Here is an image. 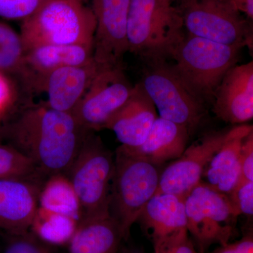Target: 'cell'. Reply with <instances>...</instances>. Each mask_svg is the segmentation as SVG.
Segmentation results:
<instances>
[{
  "instance_id": "1",
  "label": "cell",
  "mask_w": 253,
  "mask_h": 253,
  "mask_svg": "<svg viewBox=\"0 0 253 253\" xmlns=\"http://www.w3.org/2000/svg\"><path fill=\"white\" fill-rule=\"evenodd\" d=\"M88 131L73 113L33 104L2 129L9 145L49 176L66 174Z\"/></svg>"
},
{
  "instance_id": "2",
  "label": "cell",
  "mask_w": 253,
  "mask_h": 253,
  "mask_svg": "<svg viewBox=\"0 0 253 253\" xmlns=\"http://www.w3.org/2000/svg\"><path fill=\"white\" fill-rule=\"evenodd\" d=\"M184 29L181 9L171 0H130L129 51L148 63L171 58L185 37Z\"/></svg>"
},
{
  "instance_id": "3",
  "label": "cell",
  "mask_w": 253,
  "mask_h": 253,
  "mask_svg": "<svg viewBox=\"0 0 253 253\" xmlns=\"http://www.w3.org/2000/svg\"><path fill=\"white\" fill-rule=\"evenodd\" d=\"M161 172L160 166L126 146L116 150L109 214L119 225L123 240L129 239L131 226L157 192Z\"/></svg>"
},
{
  "instance_id": "4",
  "label": "cell",
  "mask_w": 253,
  "mask_h": 253,
  "mask_svg": "<svg viewBox=\"0 0 253 253\" xmlns=\"http://www.w3.org/2000/svg\"><path fill=\"white\" fill-rule=\"evenodd\" d=\"M96 21L81 0H42L23 19L20 36L25 51L48 44L93 46Z\"/></svg>"
},
{
  "instance_id": "5",
  "label": "cell",
  "mask_w": 253,
  "mask_h": 253,
  "mask_svg": "<svg viewBox=\"0 0 253 253\" xmlns=\"http://www.w3.org/2000/svg\"><path fill=\"white\" fill-rule=\"evenodd\" d=\"M241 46H229L185 35L171 58L172 67L183 83L205 104L212 102L216 89L234 67Z\"/></svg>"
},
{
  "instance_id": "6",
  "label": "cell",
  "mask_w": 253,
  "mask_h": 253,
  "mask_svg": "<svg viewBox=\"0 0 253 253\" xmlns=\"http://www.w3.org/2000/svg\"><path fill=\"white\" fill-rule=\"evenodd\" d=\"M114 156L94 131H88L66 175L79 200L82 219L109 215Z\"/></svg>"
},
{
  "instance_id": "7",
  "label": "cell",
  "mask_w": 253,
  "mask_h": 253,
  "mask_svg": "<svg viewBox=\"0 0 253 253\" xmlns=\"http://www.w3.org/2000/svg\"><path fill=\"white\" fill-rule=\"evenodd\" d=\"M187 229L199 253L229 243L240 215L228 195L200 182L185 198Z\"/></svg>"
},
{
  "instance_id": "8",
  "label": "cell",
  "mask_w": 253,
  "mask_h": 253,
  "mask_svg": "<svg viewBox=\"0 0 253 253\" xmlns=\"http://www.w3.org/2000/svg\"><path fill=\"white\" fill-rule=\"evenodd\" d=\"M159 117L185 126L192 134L206 117V104L192 92L166 61L148 63L140 83Z\"/></svg>"
},
{
  "instance_id": "9",
  "label": "cell",
  "mask_w": 253,
  "mask_h": 253,
  "mask_svg": "<svg viewBox=\"0 0 253 253\" xmlns=\"http://www.w3.org/2000/svg\"><path fill=\"white\" fill-rule=\"evenodd\" d=\"M190 36L229 46L252 44V33L240 11L228 0H190L180 7Z\"/></svg>"
},
{
  "instance_id": "10",
  "label": "cell",
  "mask_w": 253,
  "mask_h": 253,
  "mask_svg": "<svg viewBox=\"0 0 253 253\" xmlns=\"http://www.w3.org/2000/svg\"><path fill=\"white\" fill-rule=\"evenodd\" d=\"M133 89L122 66L103 68L73 111V116L86 130L106 129L110 120L130 98Z\"/></svg>"
},
{
  "instance_id": "11",
  "label": "cell",
  "mask_w": 253,
  "mask_h": 253,
  "mask_svg": "<svg viewBox=\"0 0 253 253\" xmlns=\"http://www.w3.org/2000/svg\"><path fill=\"white\" fill-rule=\"evenodd\" d=\"M103 68L92 60L82 66H65L44 76L23 80V84L31 94L42 96L36 105L72 113Z\"/></svg>"
},
{
  "instance_id": "12",
  "label": "cell",
  "mask_w": 253,
  "mask_h": 253,
  "mask_svg": "<svg viewBox=\"0 0 253 253\" xmlns=\"http://www.w3.org/2000/svg\"><path fill=\"white\" fill-rule=\"evenodd\" d=\"M229 129L211 131L187 146L180 157L161 172L156 194H172L185 199L201 182L205 169L224 144Z\"/></svg>"
},
{
  "instance_id": "13",
  "label": "cell",
  "mask_w": 253,
  "mask_h": 253,
  "mask_svg": "<svg viewBox=\"0 0 253 253\" xmlns=\"http://www.w3.org/2000/svg\"><path fill=\"white\" fill-rule=\"evenodd\" d=\"M96 28L93 59L104 67L122 66L129 51L127 26L130 0H91Z\"/></svg>"
},
{
  "instance_id": "14",
  "label": "cell",
  "mask_w": 253,
  "mask_h": 253,
  "mask_svg": "<svg viewBox=\"0 0 253 253\" xmlns=\"http://www.w3.org/2000/svg\"><path fill=\"white\" fill-rule=\"evenodd\" d=\"M154 245V252L191 239L187 229L185 199L172 194H156L141 211L137 221Z\"/></svg>"
},
{
  "instance_id": "15",
  "label": "cell",
  "mask_w": 253,
  "mask_h": 253,
  "mask_svg": "<svg viewBox=\"0 0 253 253\" xmlns=\"http://www.w3.org/2000/svg\"><path fill=\"white\" fill-rule=\"evenodd\" d=\"M212 111L224 122L242 125L253 118V62L235 65L216 89Z\"/></svg>"
},
{
  "instance_id": "16",
  "label": "cell",
  "mask_w": 253,
  "mask_h": 253,
  "mask_svg": "<svg viewBox=\"0 0 253 253\" xmlns=\"http://www.w3.org/2000/svg\"><path fill=\"white\" fill-rule=\"evenodd\" d=\"M41 186L33 179H0V230L14 234L30 231Z\"/></svg>"
},
{
  "instance_id": "17",
  "label": "cell",
  "mask_w": 253,
  "mask_h": 253,
  "mask_svg": "<svg viewBox=\"0 0 253 253\" xmlns=\"http://www.w3.org/2000/svg\"><path fill=\"white\" fill-rule=\"evenodd\" d=\"M158 118L154 103L139 83L134 86L130 98L110 120L106 129L113 131L121 146L136 148L144 142Z\"/></svg>"
},
{
  "instance_id": "18",
  "label": "cell",
  "mask_w": 253,
  "mask_h": 253,
  "mask_svg": "<svg viewBox=\"0 0 253 253\" xmlns=\"http://www.w3.org/2000/svg\"><path fill=\"white\" fill-rule=\"evenodd\" d=\"M252 131V125L248 124L238 125L229 129L224 144L205 169L201 182L221 194H230L241 175V146Z\"/></svg>"
},
{
  "instance_id": "19",
  "label": "cell",
  "mask_w": 253,
  "mask_h": 253,
  "mask_svg": "<svg viewBox=\"0 0 253 253\" xmlns=\"http://www.w3.org/2000/svg\"><path fill=\"white\" fill-rule=\"evenodd\" d=\"M92 60L93 46L48 44L36 46L25 53L22 69L18 76L22 80L39 77L59 68L82 66Z\"/></svg>"
},
{
  "instance_id": "20",
  "label": "cell",
  "mask_w": 253,
  "mask_h": 253,
  "mask_svg": "<svg viewBox=\"0 0 253 253\" xmlns=\"http://www.w3.org/2000/svg\"><path fill=\"white\" fill-rule=\"evenodd\" d=\"M190 136L185 126L158 117L141 146L126 148L161 167L180 157L188 146Z\"/></svg>"
},
{
  "instance_id": "21",
  "label": "cell",
  "mask_w": 253,
  "mask_h": 253,
  "mask_svg": "<svg viewBox=\"0 0 253 253\" xmlns=\"http://www.w3.org/2000/svg\"><path fill=\"white\" fill-rule=\"evenodd\" d=\"M122 233L111 215L83 218L68 243L70 253H117Z\"/></svg>"
},
{
  "instance_id": "22",
  "label": "cell",
  "mask_w": 253,
  "mask_h": 253,
  "mask_svg": "<svg viewBox=\"0 0 253 253\" xmlns=\"http://www.w3.org/2000/svg\"><path fill=\"white\" fill-rule=\"evenodd\" d=\"M39 207L50 212L63 214L80 221L82 210L72 184L65 174L49 176L41 186L38 198Z\"/></svg>"
},
{
  "instance_id": "23",
  "label": "cell",
  "mask_w": 253,
  "mask_h": 253,
  "mask_svg": "<svg viewBox=\"0 0 253 253\" xmlns=\"http://www.w3.org/2000/svg\"><path fill=\"white\" fill-rule=\"evenodd\" d=\"M79 221L38 207L31 229L38 239L51 244H68Z\"/></svg>"
},
{
  "instance_id": "24",
  "label": "cell",
  "mask_w": 253,
  "mask_h": 253,
  "mask_svg": "<svg viewBox=\"0 0 253 253\" xmlns=\"http://www.w3.org/2000/svg\"><path fill=\"white\" fill-rule=\"evenodd\" d=\"M25 53L20 34L9 25L0 22V73L19 75Z\"/></svg>"
},
{
  "instance_id": "25",
  "label": "cell",
  "mask_w": 253,
  "mask_h": 253,
  "mask_svg": "<svg viewBox=\"0 0 253 253\" xmlns=\"http://www.w3.org/2000/svg\"><path fill=\"white\" fill-rule=\"evenodd\" d=\"M41 174L31 161L17 150L0 143V179L23 178L38 181Z\"/></svg>"
},
{
  "instance_id": "26",
  "label": "cell",
  "mask_w": 253,
  "mask_h": 253,
  "mask_svg": "<svg viewBox=\"0 0 253 253\" xmlns=\"http://www.w3.org/2000/svg\"><path fill=\"white\" fill-rule=\"evenodd\" d=\"M1 253H51L33 233L7 234Z\"/></svg>"
},
{
  "instance_id": "27",
  "label": "cell",
  "mask_w": 253,
  "mask_h": 253,
  "mask_svg": "<svg viewBox=\"0 0 253 253\" xmlns=\"http://www.w3.org/2000/svg\"><path fill=\"white\" fill-rule=\"evenodd\" d=\"M42 0H0V17L5 19H25L31 16Z\"/></svg>"
},
{
  "instance_id": "28",
  "label": "cell",
  "mask_w": 253,
  "mask_h": 253,
  "mask_svg": "<svg viewBox=\"0 0 253 253\" xmlns=\"http://www.w3.org/2000/svg\"><path fill=\"white\" fill-rule=\"evenodd\" d=\"M228 196L239 214L253 216V181L238 184Z\"/></svg>"
},
{
  "instance_id": "29",
  "label": "cell",
  "mask_w": 253,
  "mask_h": 253,
  "mask_svg": "<svg viewBox=\"0 0 253 253\" xmlns=\"http://www.w3.org/2000/svg\"><path fill=\"white\" fill-rule=\"evenodd\" d=\"M247 181H253V131L245 138L241 146V175L237 184Z\"/></svg>"
},
{
  "instance_id": "30",
  "label": "cell",
  "mask_w": 253,
  "mask_h": 253,
  "mask_svg": "<svg viewBox=\"0 0 253 253\" xmlns=\"http://www.w3.org/2000/svg\"><path fill=\"white\" fill-rule=\"evenodd\" d=\"M211 253H253L252 234L244 236L236 242L219 246Z\"/></svg>"
},
{
  "instance_id": "31",
  "label": "cell",
  "mask_w": 253,
  "mask_h": 253,
  "mask_svg": "<svg viewBox=\"0 0 253 253\" xmlns=\"http://www.w3.org/2000/svg\"><path fill=\"white\" fill-rule=\"evenodd\" d=\"M14 89L5 75L0 73V117L14 101Z\"/></svg>"
},
{
  "instance_id": "32",
  "label": "cell",
  "mask_w": 253,
  "mask_h": 253,
  "mask_svg": "<svg viewBox=\"0 0 253 253\" xmlns=\"http://www.w3.org/2000/svg\"><path fill=\"white\" fill-rule=\"evenodd\" d=\"M154 253H199L195 247L192 240L189 239L185 242L169 248V249L164 250L158 252Z\"/></svg>"
},
{
  "instance_id": "33",
  "label": "cell",
  "mask_w": 253,
  "mask_h": 253,
  "mask_svg": "<svg viewBox=\"0 0 253 253\" xmlns=\"http://www.w3.org/2000/svg\"><path fill=\"white\" fill-rule=\"evenodd\" d=\"M122 253H144L143 251H139V250L135 249H127L125 248L123 249Z\"/></svg>"
},
{
  "instance_id": "34",
  "label": "cell",
  "mask_w": 253,
  "mask_h": 253,
  "mask_svg": "<svg viewBox=\"0 0 253 253\" xmlns=\"http://www.w3.org/2000/svg\"><path fill=\"white\" fill-rule=\"evenodd\" d=\"M174 3H178V6H179V8L181 7V6H184V4H186V3L189 2L190 0H171Z\"/></svg>"
}]
</instances>
